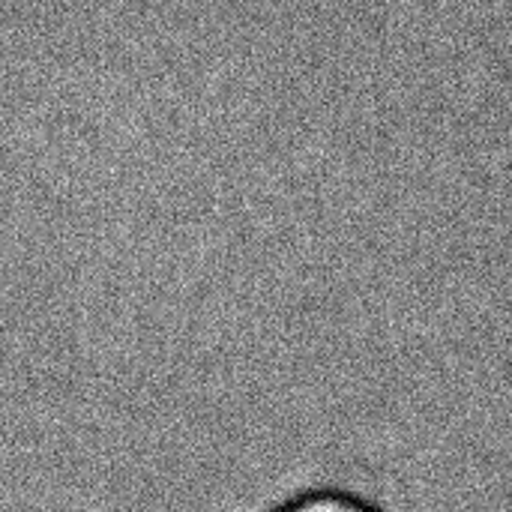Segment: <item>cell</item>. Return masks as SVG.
<instances>
[{
  "label": "cell",
  "instance_id": "1",
  "mask_svg": "<svg viewBox=\"0 0 512 512\" xmlns=\"http://www.w3.org/2000/svg\"><path fill=\"white\" fill-rule=\"evenodd\" d=\"M273 512H384L378 504L345 492V489H312L303 492L291 501H285L282 507Z\"/></svg>",
  "mask_w": 512,
  "mask_h": 512
}]
</instances>
